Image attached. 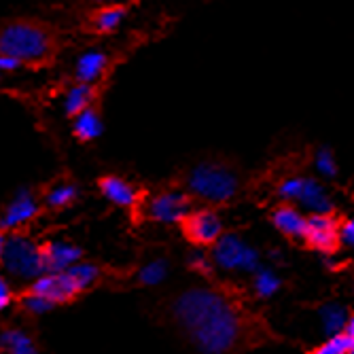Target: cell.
<instances>
[{"instance_id": "cell-36", "label": "cell", "mask_w": 354, "mask_h": 354, "mask_svg": "<svg viewBox=\"0 0 354 354\" xmlns=\"http://www.w3.org/2000/svg\"><path fill=\"white\" fill-rule=\"evenodd\" d=\"M350 354H354V348H352V352H350Z\"/></svg>"}, {"instance_id": "cell-21", "label": "cell", "mask_w": 354, "mask_h": 354, "mask_svg": "<svg viewBox=\"0 0 354 354\" xmlns=\"http://www.w3.org/2000/svg\"><path fill=\"white\" fill-rule=\"evenodd\" d=\"M77 200V187L75 185H68V183H59L55 187L49 189L47 193V206L53 208V210H62V208H66L71 206L73 202Z\"/></svg>"}, {"instance_id": "cell-13", "label": "cell", "mask_w": 354, "mask_h": 354, "mask_svg": "<svg viewBox=\"0 0 354 354\" xmlns=\"http://www.w3.org/2000/svg\"><path fill=\"white\" fill-rule=\"evenodd\" d=\"M98 187L102 191V196L111 204L121 206V208H130L138 200V191L134 189V185H130L119 176H104V178H100Z\"/></svg>"}, {"instance_id": "cell-12", "label": "cell", "mask_w": 354, "mask_h": 354, "mask_svg": "<svg viewBox=\"0 0 354 354\" xmlns=\"http://www.w3.org/2000/svg\"><path fill=\"white\" fill-rule=\"evenodd\" d=\"M47 272H66L81 261V250L68 242H49L43 246Z\"/></svg>"}, {"instance_id": "cell-9", "label": "cell", "mask_w": 354, "mask_h": 354, "mask_svg": "<svg viewBox=\"0 0 354 354\" xmlns=\"http://www.w3.org/2000/svg\"><path fill=\"white\" fill-rule=\"evenodd\" d=\"M339 225L331 214H310L306 221L304 240L323 252H331L339 242Z\"/></svg>"}, {"instance_id": "cell-37", "label": "cell", "mask_w": 354, "mask_h": 354, "mask_svg": "<svg viewBox=\"0 0 354 354\" xmlns=\"http://www.w3.org/2000/svg\"><path fill=\"white\" fill-rule=\"evenodd\" d=\"M0 354H3V348H0Z\"/></svg>"}, {"instance_id": "cell-14", "label": "cell", "mask_w": 354, "mask_h": 354, "mask_svg": "<svg viewBox=\"0 0 354 354\" xmlns=\"http://www.w3.org/2000/svg\"><path fill=\"white\" fill-rule=\"evenodd\" d=\"M297 202L310 210L312 214H329L333 204H331V198H329V193L325 191V187L312 180V178H304V185H301V193H299V198Z\"/></svg>"}, {"instance_id": "cell-4", "label": "cell", "mask_w": 354, "mask_h": 354, "mask_svg": "<svg viewBox=\"0 0 354 354\" xmlns=\"http://www.w3.org/2000/svg\"><path fill=\"white\" fill-rule=\"evenodd\" d=\"M189 189L193 196H198L200 200L221 204L227 202L236 196L238 191V178L236 174L218 164H200L198 168H193L189 176Z\"/></svg>"}, {"instance_id": "cell-25", "label": "cell", "mask_w": 354, "mask_h": 354, "mask_svg": "<svg viewBox=\"0 0 354 354\" xmlns=\"http://www.w3.org/2000/svg\"><path fill=\"white\" fill-rule=\"evenodd\" d=\"M314 164L316 170L323 174V176H335L337 174V162L329 149H318L316 157H314Z\"/></svg>"}, {"instance_id": "cell-26", "label": "cell", "mask_w": 354, "mask_h": 354, "mask_svg": "<svg viewBox=\"0 0 354 354\" xmlns=\"http://www.w3.org/2000/svg\"><path fill=\"white\" fill-rule=\"evenodd\" d=\"M21 304H24V308H26L30 314H45V312H49V310L53 308L51 301H47L45 297H41V295H37V293H32V291H28V293L24 295Z\"/></svg>"}, {"instance_id": "cell-10", "label": "cell", "mask_w": 354, "mask_h": 354, "mask_svg": "<svg viewBox=\"0 0 354 354\" xmlns=\"http://www.w3.org/2000/svg\"><path fill=\"white\" fill-rule=\"evenodd\" d=\"M39 212V202L30 191H19L0 216V232H17Z\"/></svg>"}, {"instance_id": "cell-33", "label": "cell", "mask_w": 354, "mask_h": 354, "mask_svg": "<svg viewBox=\"0 0 354 354\" xmlns=\"http://www.w3.org/2000/svg\"><path fill=\"white\" fill-rule=\"evenodd\" d=\"M93 3L100 7H106V5H125L127 0H93Z\"/></svg>"}, {"instance_id": "cell-5", "label": "cell", "mask_w": 354, "mask_h": 354, "mask_svg": "<svg viewBox=\"0 0 354 354\" xmlns=\"http://www.w3.org/2000/svg\"><path fill=\"white\" fill-rule=\"evenodd\" d=\"M212 261L227 272H257L259 270V252L238 236L227 234L212 246Z\"/></svg>"}, {"instance_id": "cell-27", "label": "cell", "mask_w": 354, "mask_h": 354, "mask_svg": "<svg viewBox=\"0 0 354 354\" xmlns=\"http://www.w3.org/2000/svg\"><path fill=\"white\" fill-rule=\"evenodd\" d=\"M301 185H304V178H299V176H295V178H286V180H282L280 183V196L284 198V200H291V202H297V198H299V193H301Z\"/></svg>"}, {"instance_id": "cell-28", "label": "cell", "mask_w": 354, "mask_h": 354, "mask_svg": "<svg viewBox=\"0 0 354 354\" xmlns=\"http://www.w3.org/2000/svg\"><path fill=\"white\" fill-rule=\"evenodd\" d=\"M11 299H13V295H11V286H9L7 278H5L3 274H0V312L9 308Z\"/></svg>"}, {"instance_id": "cell-30", "label": "cell", "mask_w": 354, "mask_h": 354, "mask_svg": "<svg viewBox=\"0 0 354 354\" xmlns=\"http://www.w3.org/2000/svg\"><path fill=\"white\" fill-rule=\"evenodd\" d=\"M21 68V64L9 55H0V75H5V73H15Z\"/></svg>"}, {"instance_id": "cell-31", "label": "cell", "mask_w": 354, "mask_h": 354, "mask_svg": "<svg viewBox=\"0 0 354 354\" xmlns=\"http://www.w3.org/2000/svg\"><path fill=\"white\" fill-rule=\"evenodd\" d=\"M339 236H342V240H344L346 244L354 246V216H352L348 223H344V225H342Z\"/></svg>"}, {"instance_id": "cell-34", "label": "cell", "mask_w": 354, "mask_h": 354, "mask_svg": "<svg viewBox=\"0 0 354 354\" xmlns=\"http://www.w3.org/2000/svg\"><path fill=\"white\" fill-rule=\"evenodd\" d=\"M5 244H7V236H5V232H0V263H3V254H5Z\"/></svg>"}, {"instance_id": "cell-6", "label": "cell", "mask_w": 354, "mask_h": 354, "mask_svg": "<svg viewBox=\"0 0 354 354\" xmlns=\"http://www.w3.org/2000/svg\"><path fill=\"white\" fill-rule=\"evenodd\" d=\"M30 291L45 297L53 306L66 304V301H71L83 293L71 270H66V272H45L41 278H37L30 284Z\"/></svg>"}, {"instance_id": "cell-8", "label": "cell", "mask_w": 354, "mask_h": 354, "mask_svg": "<svg viewBox=\"0 0 354 354\" xmlns=\"http://www.w3.org/2000/svg\"><path fill=\"white\" fill-rule=\"evenodd\" d=\"M147 212L159 223H183L191 212V202L183 191H162L151 198Z\"/></svg>"}, {"instance_id": "cell-22", "label": "cell", "mask_w": 354, "mask_h": 354, "mask_svg": "<svg viewBox=\"0 0 354 354\" xmlns=\"http://www.w3.org/2000/svg\"><path fill=\"white\" fill-rule=\"evenodd\" d=\"M252 286H254V293L257 297H272L278 293L280 288V278L272 272V270H257L254 272V280H252Z\"/></svg>"}, {"instance_id": "cell-16", "label": "cell", "mask_w": 354, "mask_h": 354, "mask_svg": "<svg viewBox=\"0 0 354 354\" xmlns=\"http://www.w3.org/2000/svg\"><path fill=\"white\" fill-rule=\"evenodd\" d=\"M95 85H85V83H75L73 87H68L66 95H64V111H66L68 117H77L83 111L91 109L95 102Z\"/></svg>"}, {"instance_id": "cell-35", "label": "cell", "mask_w": 354, "mask_h": 354, "mask_svg": "<svg viewBox=\"0 0 354 354\" xmlns=\"http://www.w3.org/2000/svg\"><path fill=\"white\" fill-rule=\"evenodd\" d=\"M17 354H37V350L32 348V350H26V352H17Z\"/></svg>"}, {"instance_id": "cell-17", "label": "cell", "mask_w": 354, "mask_h": 354, "mask_svg": "<svg viewBox=\"0 0 354 354\" xmlns=\"http://www.w3.org/2000/svg\"><path fill=\"white\" fill-rule=\"evenodd\" d=\"M272 221H274V225L284 236H288V238H304L308 216H304L297 208H293V206H280V208L274 210Z\"/></svg>"}, {"instance_id": "cell-7", "label": "cell", "mask_w": 354, "mask_h": 354, "mask_svg": "<svg viewBox=\"0 0 354 354\" xmlns=\"http://www.w3.org/2000/svg\"><path fill=\"white\" fill-rule=\"evenodd\" d=\"M185 236L196 246H214L223 238V221L214 210H191L183 221Z\"/></svg>"}, {"instance_id": "cell-18", "label": "cell", "mask_w": 354, "mask_h": 354, "mask_svg": "<svg viewBox=\"0 0 354 354\" xmlns=\"http://www.w3.org/2000/svg\"><path fill=\"white\" fill-rule=\"evenodd\" d=\"M73 121H75L73 123V132H75V136L81 142H91V140L102 136L104 123H102V117H100V113H98V109H95V106L83 111Z\"/></svg>"}, {"instance_id": "cell-3", "label": "cell", "mask_w": 354, "mask_h": 354, "mask_svg": "<svg viewBox=\"0 0 354 354\" xmlns=\"http://www.w3.org/2000/svg\"><path fill=\"white\" fill-rule=\"evenodd\" d=\"M3 266H5L7 274H11L13 278L30 280V282H35L37 278H41L47 272L43 246L17 232L7 236Z\"/></svg>"}, {"instance_id": "cell-20", "label": "cell", "mask_w": 354, "mask_h": 354, "mask_svg": "<svg viewBox=\"0 0 354 354\" xmlns=\"http://www.w3.org/2000/svg\"><path fill=\"white\" fill-rule=\"evenodd\" d=\"M0 348L7 350L9 354H17V352H26V350H32L35 344H32L30 335L21 329H5L3 335H0Z\"/></svg>"}, {"instance_id": "cell-11", "label": "cell", "mask_w": 354, "mask_h": 354, "mask_svg": "<svg viewBox=\"0 0 354 354\" xmlns=\"http://www.w3.org/2000/svg\"><path fill=\"white\" fill-rule=\"evenodd\" d=\"M109 62H111V57L102 49H89V51L81 53L77 57V62H75V79H77V83L95 85L106 75Z\"/></svg>"}, {"instance_id": "cell-2", "label": "cell", "mask_w": 354, "mask_h": 354, "mask_svg": "<svg viewBox=\"0 0 354 354\" xmlns=\"http://www.w3.org/2000/svg\"><path fill=\"white\" fill-rule=\"evenodd\" d=\"M57 49L53 30L35 19H11L0 26V55L17 59L21 66L47 64Z\"/></svg>"}, {"instance_id": "cell-15", "label": "cell", "mask_w": 354, "mask_h": 354, "mask_svg": "<svg viewBox=\"0 0 354 354\" xmlns=\"http://www.w3.org/2000/svg\"><path fill=\"white\" fill-rule=\"evenodd\" d=\"M127 17V7L125 5H106V7H98L91 13V28L95 35H113L117 32L123 21Z\"/></svg>"}, {"instance_id": "cell-1", "label": "cell", "mask_w": 354, "mask_h": 354, "mask_svg": "<svg viewBox=\"0 0 354 354\" xmlns=\"http://www.w3.org/2000/svg\"><path fill=\"white\" fill-rule=\"evenodd\" d=\"M174 316L200 354H232L244 335L242 314L214 288H189L174 301Z\"/></svg>"}, {"instance_id": "cell-32", "label": "cell", "mask_w": 354, "mask_h": 354, "mask_svg": "<svg viewBox=\"0 0 354 354\" xmlns=\"http://www.w3.org/2000/svg\"><path fill=\"white\" fill-rule=\"evenodd\" d=\"M344 333H346V335H348V337L354 342V314L348 318V323H346V329H344Z\"/></svg>"}, {"instance_id": "cell-24", "label": "cell", "mask_w": 354, "mask_h": 354, "mask_svg": "<svg viewBox=\"0 0 354 354\" xmlns=\"http://www.w3.org/2000/svg\"><path fill=\"white\" fill-rule=\"evenodd\" d=\"M166 274H168V263L162 261V259H157V261L147 263V266L140 270L138 280H140L142 284H147V286H153V284H159V282H162V280L166 278Z\"/></svg>"}, {"instance_id": "cell-23", "label": "cell", "mask_w": 354, "mask_h": 354, "mask_svg": "<svg viewBox=\"0 0 354 354\" xmlns=\"http://www.w3.org/2000/svg\"><path fill=\"white\" fill-rule=\"evenodd\" d=\"M352 348H354V342L346 333H339L323 342L318 348H314L312 354H350Z\"/></svg>"}, {"instance_id": "cell-29", "label": "cell", "mask_w": 354, "mask_h": 354, "mask_svg": "<svg viewBox=\"0 0 354 354\" xmlns=\"http://www.w3.org/2000/svg\"><path fill=\"white\" fill-rule=\"evenodd\" d=\"M191 268L196 272H202V274H208L212 270V263L206 254H193L191 257Z\"/></svg>"}, {"instance_id": "cell-19", "label": "cell", "mask_w": 354, "mask_h": 354, "mask_svg": "<svg viewBox=\"0 0 354 354\" xmlns=\"http://www.w3.org/2000/svg\"><path fill=\"white\" fill-rule=\"evenodd\" d=\"M348 318H350V316L346 314V310H344L342 306H337V304H329V306H325L323 310H320V320H323V329H325V333H327L329 337L344 333Z\"/></svg>"}]
</instances>
